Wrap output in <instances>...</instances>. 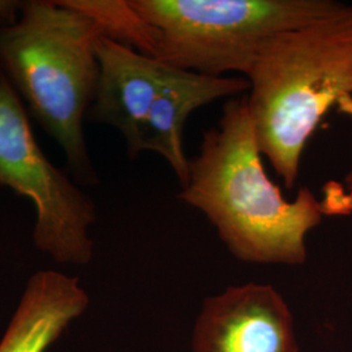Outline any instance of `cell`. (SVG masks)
I'll list each match as a JSON object with an SVG mask.
<instances>
[{
  "mask_svg": "<svg viewBox=\"0 0 352 352\" xmlns=\"http://www.w3.org/2000/svg\"><path fill=\"white\" fill-rule=\"evenodd\" d=\"M179 199L200 210L230 253L250 264H304L307 235L325 217L308 187L286 200L269 179L247 96L227 101L217 126L204 132Z\"/></svg>",
  "mask_w": 352,
  "mask_h": 352,
  "instance_id": "1",
  "label": "cell"
},
{
  "mask_svg": "<svg viewBox=\"0 0 352 352\" xmlns=\"http://www.w3.org/2000/svg\"><path fill=\"white\" fill-rule=\"evenodd\" d=\"M245 80L260 151L294 188L308 140L330 109L352 98V6L267 41Z\"/></svg>",
  "mask_w": 352,
  "mask_h": 352,
  "instance_id": "2",
  "label": "cell"
},
{
  "mask_svg": "<svg viewBox=\"0 0 352 352\" xmlns=\"http://www.w3.org/2000/svg\"><path fill=\"white\" fill-rule=\"evenodd\" d=\"M101 36L97 23L72 0L25 1L19 21L0 29V71L62 148L80 186L100 182L84 120L98 84L96 42Z\"/></svg>",
  "mask_w": 352,
  "mask_h": 352,
  "instance_id": "3",
  "label": "cell"
},
{
  "mask_svg": "<svg viewBox=\"0 0 352 352\" xmlns=\"http://www.w3.org/2000/svg\"><path fill=\"white\" fill-rule=\"evenodd\" d=\"M151 26L154 59L225 77L250 72L265 43L337 11L334 0H131Z\"/></svg>",
  "mask_w": 352,
  "mask_h": 352,
  "instance_id": "4",
  "label": "cell"
},
{
  "mask_svg": "<svg viewBox=\"0 0 352 352\" xmlns=\"http://www.w3.org/2000/svg\"><path fill=\"white\" fill-rule=\"evenodd\" d=\"M0 186L34 205L33 240L39 251L56 263L88 264L93 257L89 228L97 221L96 204L41 149L24 102L1 71Z\"/></svg>",
  "mask_w": 352,
  "mask_h": 352,
  "instance_id": "5",
  "label": "cell"
},
{
  "mask_svg": "<svg viewBox=\"0 0 352 352\" xmlns=\"http://www.w3.org/2000/svg\"><path fill=\"white\" fill-rule=\"evenodd\" d=\"M193 352H299L294 317L270 285L230 286L206 298L192 336Z\"/></svg>",
  "mask_w": 352,
  "mask_h": 352,
  "instance_id": "6",
  "label": "cell"
},
{
  "mask_svg": "<svg viewBox=\"0 0 352 352\" xmlns=\"http://www.w3.org/2000/svg\"><path fill=\"white\" fill-rule=\"evenodd\" d=\"M96 54L100 76L89 120L116 128L126 140L129 157L136 158L142 126L176 68L102 36Z\"/></svg>",
  "mask_w": 352,
  "mask_h": 352,
  "instance_id": "7",
  "label": "cell"
},
{
  "mask_svg": "<svg viewBox=\"0 0 352 352\" xmlns=\"http://www.w3.org/2000/svg\"><path fill=\"white\" fill-rule=\"evenodd\" d=\"M248 89L245 78L176 69L151 106L140 133L136 154L146 151L162 155L183 188L189 175V160L183 148V132L189 115L205 104L219 98H234Z\"/></svg>",
  "mask_w": 352,
  "mask_h": 352,
  "instance_id": "8",
  "label": "cell"
},
{
  "mask_svg": "<svg viewBox=\"0 0 352 352\" xmlns=\"http://www.w3.org/2000/svg\"><path fill=\"white\" fill-rule=\"evenodd\" d=\"M88 304L78 278L55 270L38 272L28 280L0 352H47Z\"/></svg>",
  "mask_w": 352,
  "mask_h": 352,
  "instance_id": "9",
  "label": "cell"
},
{
  "mask_svg": "<svg viewBox=\"0 0 352 352\" xmlns=\"http://www.w3.org/2000/svg\"><path fill=\"white\" fill-rule=\"evenodd\" d=\"M72 3L97 23L102 37L154 58L153 30L133 8L131 0H72Z\"/></svg>",
  "mask_w": 352,
  "mask_h": 352,
  "instance_id": "10",
  "label": "cell"
},
{
  "mask_svg": "<svg viewBox=\"0 0 352 352\" xmlns=\"http://www.w3.org/2000/svg\"><path fill=\"white\" fill-rule=\"evenodd\" d=\"M322 209L325 215L352 214V170L340 182H330L322 188Z\"/></svg>",
  "mask_w": 352,
  "mask_h": 352,
  "instance_id": "11",
  "label": "cell"
},
{
  "mask_svg": "<svg viewBox=\"0 0 352 352\" xmlns=\"http://www.w3.org/2000/svg\"><path fill=\"white\" fill-rule=\"evenodd\" d=\"M24 6L25 1L0 0V29L14 25L20 19L17 16L21 14Z\"/></svg>",
  "mask_w": 352,
  "mask_h": 352,
  "instance_id": "12",
  "label": "cell"
}]
</instances>
